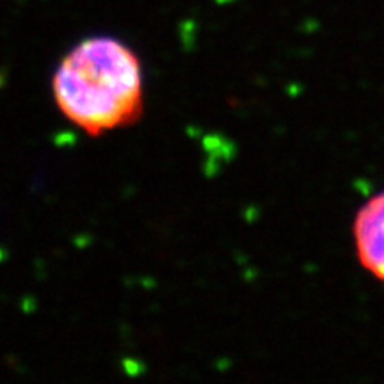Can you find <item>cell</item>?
Masks as SVG:
<instances>
[{"instance_id":"cell-1","label":"cell","mask_w":384,"mask_h":384,"mask_svg":"<svg viewBox=\"0 0 384 384\" xmlns=\"http://www.w3.org/2000/svg\"><path fill=\"white\" fill-rule=\"evenodd\" d=\"M57 107L89 136L128 127L143 114V70L121 40L93 36L73 47L52 79Z\"/></svg>"},{"instance_id":"cell-2","label":"cell","mask_w":384,"mask_h":384,"mask_svg":"<svg viewBox=\"0 0 384 384\" xmlns=\"http://www.w3.org/2000/svg\"><path fill=\"white\" fill-rule=\"evenodd\" d=\"M354 237L359 262L384 281V192L372 197L358 212Z\"/></svg>"}]
</instances>
